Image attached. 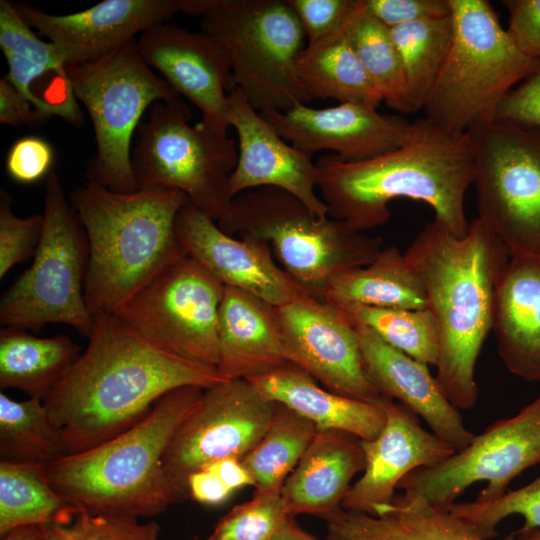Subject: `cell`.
<instances>
[{
	"label": "cell",
	"instance_id": "1",
	"mask_svg": "<svg viewBox=\"0 0 540 540\" xmlns=\"http://www.w3.org/2000/svg\"><path fill=\"white\" fill-rule=\"evenodd\" d=\"M89 342L44 401L66 455L93 448L131 428L168 392L224 381L216 368L153 345L114 314L94 319Z\"/></svg>",
	"mask_w": 540,
	"mask_h": 540
},
{
	"label": "cell",
	"instance_id": "2",
	"mask_svg": "<svg viewBox=\"0 0 540 540\" xmlns=\"http://www.w3.org/2000/svg\"><path fill=\"white\" fill-rule=\"evenodd\" d=\"M315 163L328 215L358 231L385 224L389 203L409 198L430 206L454 235L468 232L465 195L476 176L468 133L448 132L424 117L412 121L404 143L390 152L359 162L327 153Z\"/></svg>",
	"mask_w": 540,
	"mask_h": 540
},
{
	"label": "cell",
	"instance_id": "3",
	"mask_svg": "<svg viewBox=\"0 0 540 540\" xmlns=\"http://www.w3.org/2000/svg\"><path fill=\"white\" fill-rule=\"evenodd\" d=\"M406 257L420 273L439 338L436 379L458 410L474 407L475 366L493 327L495 297L510 259L502 241L475 218L458 237L433 219Z\"/></svg>",
	"mask_w": 540,
	"mask_h": 540
},
{
	"label": "cell",
	"instance_id": "4",
	"mask_svg": "<svg viewBox=\"0 0 540 540\" xmlns=\"http://www.w3.org/2000/svg\"><path fill=\"white\" fill-rule=\"evenodd\" d=\"M203 392L197 386L174 389L126 431L50 463L52 487L78 511L136 518L155 517L186 499L167 475L163 458Z\"/></svg>",
	"mask_w": 540,
	"mask_h": 540
},
{
	"label": "cell",
	"instance_id": "5",
	"mask_svg": "<svg viewBox=\"0 0 540 540\" xmlns=\"http://www.w3.org/2000/svg\"><path fill=\"white\" fill-rule=\"evenodd\" d=\"M188 201L178 190L119 193L89 183L70 203L88 241L84 298L93 320L114 311L161 270L185 256L176 218Z\"/></svg>",
	"mask_w": 540,
	"mask_h": 540
},
{
	"label": "cell",
	"instance_id": "6",
	"mask_svg": "<svg viewBox=\"0 0 540 540\" xmlns=\"http://www.w3.org/2000/svg\"><path fill=\"white\" fill-rule=\"evenodd\" d=\"M181 12L200 18L229 60L230 88L258 112L313 101L296 72L306 35L288 0H183Z\"/></svg>",
	"mask_w": 540,
	"mask_h": 540
},
{
	"label": "cell",
	"instance_id": "7",
	"mask_svg": "<svg viewBox=\"0 0 540 540\" xmlns=\"http://www.w3.org/2000/svg\"><path fill=\"white\" fill-rule=\"evenodd\" d=\"M453 41L421 110L454 134L494 120L498 105L517 83L540 67L513 43L488 0H449Z\"/></svg>",
	"mask_w": 540,
	"mask_h": 540
},
{
	"label": "cell",
	"instance_id": "8",
	"mask_svg": "<svg viewBox=\"0 0 540 540\" xmlns=\"http://www.w3.org/2000/svg\"><path fill=\"white\" fill-rule=\"evenodd\" d=\"M218 225L230 235L271 245L281 267L317 299L334 278L370 264L382 250L380 236L332 217L317 220L296 197L275 187L237 195L228 220Z\"/></svg>",
	"mask_w": 540,
	"mask_h": 540
},
{
	"label": "cell",
	"instance_id": "9",
	"mask_svg": "<svg viewBox=\"0 0 540 540\" xmlns=\"http://www.w3.org/2000/svg\"><path fill=\"white\" fill-rule=\"evenodd\" d=\"M74 90L91 118L96 153L87 183L119 193L138 189L132 170V138L146 109L181 96L145 62L137 38L92 62L68 65Z\"/></svg>",
	"mask_w": 540,
	"mask_h": 540
},
{
	"label": "cell",
	"instance_id": "10",
	"mask_svg": "<svg viewBox=\"0 0 540 540\" xmlns=\"http://www.w3.org/2000/svg\"><path fill=\"white\" fill-rule=\"evenodd\" d=\"M191 111L181 99L155 102L137 128L131 163L139 188L183 192L188 201L218 224L228 220L233 198L229 178L238 147L227 134L202 122L190 125Z\"/></svg>",
	"mask_w": 540,
	"mask_h": 540
},
{
	"label": "cell",
	"instance_id": "11",
	"mask_svg": "<svg viewBox=\"0 0 540 540\" xmlns=\"http://www.w3.org/2000/svg\"><path fill=\"white\" fill-rule=\"evenodd\" d=\"M42 214L43 231L33 262L2 295L0 323L32 331L61 323L89 338L94 320L84 298L87 236L54 172L46 178Z\"/></svg>",
	"mask_w": 540,
	"mask_h": 540
},
{
	"label": "cell",
	"instance_id": "12",
	"mask_svg": "<svg viewBox=\"0 0 540 540\" xmlns=\"http://www.w3.org/2000/svg\"><path fill=\"white\" fill-rule=\"evenodd\" d=\"M478 218L510 256H540V130L493 120L468 132Z\"/></svg>",
	"mask_w": 540,
	"mask_h": 540
},
{
	"label": "cell",
	"instance_id": "13",
	"mask_svg": "<svg viewBox=\"0 0 540 540\" xmlns=\"http://www.w3.org/2000/svg\"><path fill=\"white\" fill-rule=\"evenodd\" d=\"M224 286L185 255L161 270L113 314L160 349L216 368Z\"/></svg>",
	"mask_w": 540,
	"mask_h": 540
},
{
	"label": "cell",
	"instance_id": "14",
	"mask_svg": "<svg viewBox=\"0 0 540 540\" xmlns=\"http://www.w3.org/2000/svg\"><path fill=\"white\" fill-rule=\"evenodd\" d=\"M539 464L540 397L515 416L493 423L443 462L412 471L398 488L448 510L472 484L486 482L476 501H491L505 494L525 469Z\"/></svg>",
	"mask_w": 540,
	"mask_h": 540
},
{
	"label": "cell",
	"instance_id": "15",
	"mask_svg": "<svg viewBox=\"0 0 540 540\" xmlns=\"http://www.w3.org/2000/svg\"><path fill=\"white\" fill-rule=\"evenodd\" d=\"M275 402L245 379L224 380L204 389L197 408L172 438L163 458L173 484L189 497L188 476L226 457L243 459L262 439Z\"/></svg>",
	"mask_w": 540,
	"mask_h": 540
},
{
	"label": "cell",
	"instance_id": "16",
	"mask_svg": "<svg viewBox=\"0 0 540 540\" xmlns=\"http://www.w3.org/2000/svg\"><path fill=\"white\" fill-rule=\"evenodd\" d=\"M278 314L291 364L336 394L371 403L381 399L366 373L355 323L343 309L305 294L278 307Z\"/></svg>",
	"mask_w": 540,
	"mask_h": 540
},
{
	"label": "cell",
	"instance_id": "17",
	"mask_svg": "<svg viewBox=\"0 0 540 540\" xmlns=\"http://www.w3.org/2000/svg\"><path fill=\"white\" fill-rule=\"evenodd\" d=\"M227 121L238 137L237 164L229 178L232 198L275 187L296 197L317 220L328 218L317 194L319 173L312 157L288 144L237 87L228 93Z\"/></svg>",
	"mask_w": 540,
	"mask_h": 540
},
{
	"label": "cell",
	"instance_id": "18",
	"mask_svg": "<svg viewBox=\"0 0 540 540\" xmlns=\"http://www.w3.org/2000/svg\"><path fill=\"white\" fill-rule=\"evenodd\" d=\"M261 115L305 154L312 157L328 150L344 162L369 160L400 147L412 124L400 115L382 114L357 103L323 109L297 103L286 112L270 110Z\"/></svg>",
	"mask_w": 540,
	"mask_h": 540
},
{
	"label": "cell",
	"instance_id": "19",
	"mask_svg": "<svg viewBox=\"0 0 540 540\" xmlns=\"http://www.w3.org/2000/svg\"><path fill=\"white\" fill-rule=\"evenodd\" d=\"M176 233L184 253L225 286L281 307L307 294L275 262L269 245L252 237L234 238L187 201L178 212Z\"/></svg>",
	"mask_w": 540,
	"mask_h": 540
},
{
	"label": "cell",
	"instance_id": "20",
	"mask_svg": "<svg viewBox=\"0 0 540 540\" xmlns=\"http://www.w3.org/2000/svg\"><path fill=\"white\" fill-rule=\"evenodd\" d=\"M145 62L202 113L209 128L227 134L231 67L220 44L207 33L175 24H155L137 38Z\"/></svg>",
	"mask_w": 540,
	"mask_h": 540
},
{
	"label": "cell",
	"instance_id": "21",
	"mask_svg": "<svg viewBox=\"0 0 540 540\" xmlns=\"http://www.w3.org/2000/svg\"><path fill=\"white\" fill-rule=\"evenodd\" d=\"M13 5L32 29L58 48L68 66L114 52L182 11L183 0H104L66 15H53L26 3Z\"/></svg>",
	"mask_w": 540,
	"mask_h": 540
},
{
	"label": "cell",
	"instance_id": "22",
	"mask_svg": "<svg viewBox=\"0 0 540 540\" xmlns=\"http://www.w3.org/2000/svg\"><path fill=\"white\" fill-rule=\"evenodd\" d=\"M380 403L385 424L376 438L361 440L365 468L341 503L346 511L372 516L392 502L395 489L409 473L441 463L456 453L451 445L423 429L419 417L402 404L386 397Z\"/></svg>",
	"mask_w": 540,
	"mask_h": 540
},
{
	"label": "cell",
	"instance_id": "23",
	"mask_svg": "<svg viewBox=\"0 0 540 540\" xmlns=\"http://www.w3.org/2000/svg\"><path fill=\"white\" fill-rule=\"evenodd\" d=\"M354 323L366 373L380 395L398 400L423 418L432 433L456 452L468 446L475 435L465 427L428 365L390 346L365 325Z\"/></svg>",
	"mask_w": 540,
	"mask_h": 540
},
{
	"label": "cell",
	"instance_id": "24",
	"mask_svg": "<svg viewBox=\"0 0 540 540\" xmlns=\"http://www.w3.org/2000/svg\"><path fill=\"white\" fill-rule=\"evenodd\" d=\"M0 47L8 63L6 78L40 112L75 127L83 124L61 52L41 40L7 0L0 1Z\"/></svg>",
	"mask_w": 540,
	"mask_h": 540
},
{
	"label": "cell",
	"instance_id": "25",
	"mask_svg": "<svg viewBox=\"0 0 540 540\" xmlns=\"http://www.w3.org/2000/svg\"><path fill=\"white\" fill-rule=\"evenodd\" d=\"M291 364L278 307L241 289L224 286L218 321V363L225 380L251 379Z\"/></svg>",
	"mask_w": 540,
	"mask_h": 540
},
{
	"label": "cell",
	"instance_id": "26",
	"mask_svg": "<svg viewBox=\"0 0 540 540\" xmlns=\"http://www.w3.org/2000/svg\"><path fill=\"white\" fill-rule=\"evenodd\" d=\"M364 468L360 438L345 431L318 429L281 489L288 513L327 521L341 509L351 480Z\"/></svg>",
	"mask_w": 540,
	"mask_h": 540
},
{
	"label": "cell",
	"instance_id": "27",
	"mask_svg": "<svg viewBox=\"0 0 540 540\" xmlns=\"http://www.w3.org/2000/svg\"><path fill=\"white\" fill-rule=\"evenodd\" d=\"M492 329L505 367L540 382V256H510L496 292Z\"/></svg>",
	"mask_w": 540,
	"mask_h": 540
},
{
	"label": "cell",
	"instance_id": "28",
	"mask_svg": "<svg viewBox=\"0 0 540 540\" xmlns=\"http://www.w3.org/2000/svg\"><path fill=\"white\" fill-rule=\"evenodd\" d=\"M248 381L265 399L287 406L319 430H340L372 440L385 424L381 399L371 403L336 394L293 364Z\"/></svg>",
	"mask_w": 540,
	"mask_h": 540
},
{
	"label": "cell",
	"instance_id": "29",
	"mask_svg": "<svg viewBox=\"0 0 540 540\" xmlns=\"http://www.w3.org/2000/svg\"><path fill=\"white\" fill-rule=\"evenodd\" d=\"M327 523L331 540H485L449 510L406 493L375 516L341 509ZM515 534L518 540H540L538 530Z\"/></svg>",
	"mask_w": 540,
	"mask_h": 540
},
{
	"label": "cell",
	"instance_id": "30",
	"mask_svg": "<svg viewBox=\"0 0 540 540\" xmlns=\"http://www.w3.org/2000/svg\"><path fill=\"white\" fill-rule=\"evenodd\" d=\"M321 300L340 308L360 305L419 310L428 306L420 273L395 246L382 249L370 264L334 278Z\"/></svg>",
	"mask_w": 540,
	"mask_h": 540
},
{
	"label": "cell",
	"instance_id": "31",
	"mask_svg": "<svg viewBox=\"0 0 540 540\" xmlns=\"http://www.w3.org/2000/svg\"><path fill=\"white\" fill-rule=\"evenodd\" d=\"M17 327L0 330V387L18 389L43 402L81 354L70 337H38Z\"/></svg>",
	"mask_w": 540,
	"mask_h": 540
},
{
	"label": "cell",
	"instance_id": "32",
	"mask_svg": "<svg viewBox=\"0 0 540 540\" xmlns=\"http://www.w3.org/2000/svg\"><path fill=\"white\" fill-rule=\"evenodd\" d=\"M345 27L306 45L297 61L298 79L312 100L331 98L377 109L382 98L350 45Z\"/></svg>",
	"mask_w": 540,
	"mask_h": 540
},
{
	"label": "cell",
	"instance_id": "33",
	"mask_svg": "<svg viewBox=\"0 0 540 540\" xmlns=\"http://www.w3.org/2000/svg\"><path fill=\"white\" fill-rule=\"evenodd\" d=\"M48 465L0 460V535L24 526L68 523L78 512L52 487Z\"/></svg>",
	"mask_w": 540,
	"mask_h": 540
},
{
	"label": "cell",
	"instance_id": "34",
	"mask_svg": "<svg viewBox=\"0 0 540 540\" xmlns=\"http://www.w3.org/2000/svg\"><path fill=\"white\" fill-rule=\"evenodd\" d=\"M345 33L382 101L402 114L415 112L390 29L367 10L364 0H359Z\"/></svg>",
	"mask_w": 540,
	"mask_h": 540
},
{
	"label": "cell",
	"instance_id": "35",
	"mask_svg": "<svg viewBox=\"0 0 540 540\" xmlns=\"http://www.w3.org/2000/svg\"><path fill=\"white\" fill-rule=\"evenodd\" d=\"M318 428L275 402L271 423L259 443L241 459L258 492L279 491L296 467Z\"/></svg>",
	"mask_w": 540,
	"mask_h": 540
},
{
	"label": "cell",
	"instance_id": "36",
	"mask_svg": "<svg viewBox=\"0 0 540 540\" xmlns=\"http://www.w3.org/2000/svg\"><path fill=\"white\" fill-rule=\"evenodd\" d=\"M454 34L452 14L390 29L415 112L423 104L449 54Z\"/></svg>",
	"mask_w": 540,
	"mask_h": 540
},
{
	"label": "cell",
	"instance_id": "37",
	"mask_svg": "<svg viewBox=\"0 0 540 540\" xmlns=\"http://www.w3.org/2000/svg\"><path fill=\"white\" fill-rule=\"evenodd\" d=\"M65 455L61 432L42 400L15 401L0 393L1 459L50 464Z\"/></svg>",
	"mask_w": 540,
	"mask_h": 540
},
{
	"label": "cell",
	"instance_id": "38",
	"mask_svg": "<svg viewBox=\"0 0 540 540\" xmlns=\"http://www.w3.org/2000/svg\"><path fill=\"white\" fill-rule=\"evenodd\" d=\"M341 309L390 346L426 365L436 366L439 338L435 319L429 309L406 310L360 305Z\"/></svg>",
	"mask_w": 540,
	"mask_h": 540
},
{
	"label": "cell",
	"instance_id": "39",
	"mask_svg": "<svg viewBox=\"0 0 540 540\" xmlns=\"http://www.w3.org/2000/svg\"><path fill=\"white\" fill-rule=\"evenodd\" d=\"M448 510L485 540L497 536V525L514 514L524 518V525L518 532L540 531V476L530 484L507 491L494 500L455 502Z\"/></svg>",
	"mask_w": 540,
	"mask_h": 540
},
{
	"label": "cell",
	"instance_id": "40",
	"mask_svg": "<svg viewBox=\"0 0 540 540\" xmlns=\"http://www.w3.org/2000/svg\"><path fill=\"white\" fill-rule=\"evenodd\" d=\"M39 540H159L160 526L155 521L115 514L78 511L65 524L38 526Z\"/></svg>",
	"mask_w": 540,
	"mask_h": 540
},
{
	"label": "cell",
	"instance_id": "41",
	"mask_svg": "<svg viewBox=\"0 0 540 540\" xmlns=\"http://www.w3.org/2000/svg\"><path fill=\"white\" fill-rule=\"evenodd\" d=\"M289 517L281 492L255 491L225 514L206 540H268Z\"/></svg>",
	"mask_w": 540,
	"mask_h": 540
},
{
	"label": "cell",
	"instance_id": "42",
	"mask_svg": "<svg viewBox=\"0 0 540 540\" xmlns=\"http://www.w3.org/2000/svg\"><path fill=\"white\" fill-rule=\"evenodd\" d=\"M9 193L0 189V279L35 253L43 231V214L16 216Z\"/></svg>",
	"mask_w": 540,
	"mask_h": 540
},
{
	"label": "cell",
	"instance_id": "43",
	"mask_svg": "<svg viewBox=\"0 0 540 540\" xmlns=\"http://www.w3.org/2000/svg\"><path fill=\"white\" fill-rule=\"evenodd\" d=\"M297 14L308 43L343 29L359 0H288Z\"/></svg>",
	"mask_w": 540,
	"mask_h": 540
},
{
	"label": "cell",
	"instance_id": "44",
	"mask_svg": "<svg viewBox=\"0 0 540 540\" xmlns=\"http://www.w3.org/2000/svg\"><path fill=\"white\" fill-rule=\"evenodd\" d=\"M54 159V148L49 141L35 135L24 136L9 148L5 169L15 182L32 184L52 173Z\"/></svg>",
	"mask_w": 540,
	"mask_h": 540
},
{
	"label": "cell",
	"instance_id": "45",
	"mask_svg": "<svg viewBox=\"0 0 540 540\" xmlns=\"http://www.w3.org/2000/svg\"><path fill=\"white\" fill-rule=\"evenodd\" d=\"M367 10L389 29L452 14L449 0H364Z\"/></svg>",
	"mask_w": 540,
	"mask_h": 540
},
{
	"label": "cell",
	"instance_id": "46",
	"mask_svg": "<svg viewBox=\"0 0 540 540\" xmlns=\"http://www.w3.org/2000/svg\"><path fill=\"white\" fill-rule=\"evenodd\" d=\"M494 120L540 130V67L503 97Z\"/></svg>",
	"mask_w": 540,
	"mask_h": 540
},
{
	"label": "cell",
	"instance_id": "47",
	"mask_svg": "<svg viewBox=\"0 0 540 540\" xmlns=\"http://www.w3.org/2000/svg\"><path fill=\"white\" fill-rule=\"evenodd\" d=\"M509 37L526 56L540 59V0H503Z\"/></svg>",
	"mask_w": 540,
	"mask_h": 540
},
{
	"label": "cell",
	"instance_id": "48",
	"mask_svg": "<svg viewBox=\"0 0 540 540\" xmlns=\"http://www.w3.org/2000/svg\"><path fill=\"white\" fill-rule=\"evenodd\" d=\"M51 117L40 112L5 77L0 78V123L15 127L38 128Z\"/></svg>",
	"mask_w": 540,
	"mask_h": 540
},
{
	"label": "cell",
	"instance_id": "49",
	"mask_svg": "<svg viewBox=\"0 0 540 540\" xmlns=\"http://www.w3.org/2000/svg\"><path fill=\"white\" fill-rule=\"evenodd\" d=\"M187 489L190 497L205 505H220L233 494V491L207 468H201L188 476Z\"/></svg>",
	"mask_w": 540,
	"mask_h": 540
},
{
	"label": "cell",
	"instance_id": "50",
	"mask_svg": "<svg viewBox=\"0 0 540 540\" xmlns=\"http://www.w3.org/2000/svg\"><path fill=\"white\" fill-rule=\"evenodd\" d=\"M203 468L215 473L233 492L247 486H255L253 477L239 458H222Z\"/></svg>",
	"mask_w": 540,
	"mask_h": 540
},
{
	"label": "cell",
	"instance_id": "51",
	"mask_svg": "<svg viewBox=\"0 0 540 540\" xmlns=\"http://www.w3.org/2000/svg\"><path fill=\"white\" fill-rule=\"evenodd\" d=\"M268 540H320L303 530L294 520L289 519Z\"/></svg>",
	"mask_w": 540,
	"mask_h": 540
},
{
	"label": "cell",
	"instance_id": "52",
	"mask_svg": "<svg viewBox=\"0 0 540 540\" xmlns=\"http://www.w3.org/2000/svg\"><path fill=\"white\" fill-rule=\"evenodd\" d=\"M1 540H39L38 526H24L1 536Z\"/></svg>",
	"mask_w": 540,
	"mask_h": 540
},
{
	"label": "cell",
	"instance_id": "53",
	"mask_svg": "<svg viewBox=\"0 0 540 540\" xmlns=\"http://www.w3.org/2000/svg\"><path fill=\"white\" fill-rule=\"evenodd\" d=\"M191 540H200V539H199V538H197V537H194V538H193V539H191Z\"/></svg>",
	"mask_w": 540,
	"mask_h": 540
},
{
	"label": "cell",
	"instance_id": "54",
	"mask_svg": "<svg viewBox=\"0 0 540 540\" xmlns=\"http://www.w3.org/2000/svg\"><path fill=\"white\" fill-rule=\"evenodd\" d=\"M326 540H330V539L327 538Z\"/></svg>",
	"mask_w": 540,
	"mask_h": 540
}]
</instances>
